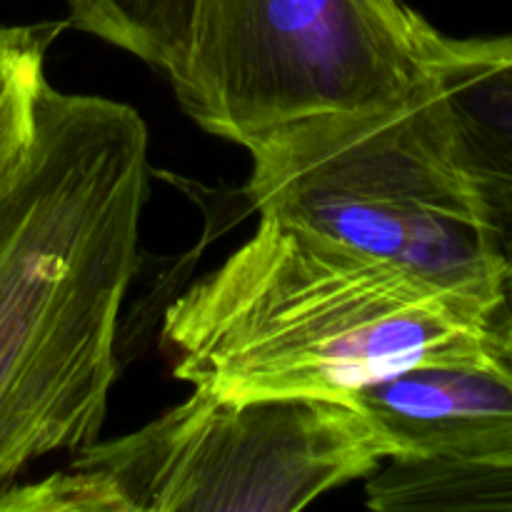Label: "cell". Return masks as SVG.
Wrapping results in <instances>:
<instances>
[{"instance_id":"cell-7","label":"cell","mask_w":512,"mask_h":512,"mask_svg":"<svg viewBox=\"0 0 512 512\" xmlns=\"http://www.w3.org/2000/svg\"><path fill=\"white\" fill-rule=\"evenodd\" d=\"M390 460L512 465V360L420 365L350 395Z\"/></svg>"},{"instance_id":"cell-9","label":"cell","mask_w":512,"mask_h":512,"mask_svg":"<svg viewBox=\"0 0 512 512\" xmlns=\"http://www.w3.org/2000/svg\"><path fill=\"white\" fill-rule=\"evenodd\" d=\"M65 5L75 28L165 70L180 43L188 0H65Z\"/></svg>"},{"instance_id":"cell-5","label":"cell","mask_w":512,"mask_h":512,"mask_svg":"<svg viewBox=\"0 0 512 512\" xmlns=\"http://www.w3.org/2000/svg\"><path fill=\"white\" fill-rule=\"evenodd\" d=\"M123 512H293L370 478L390 448L343 400H233L193 390L123 438L90 443Z\"/></svg>"},{"instance_id":"cell-10","label":"cell","mask_w":512,"mask_h":512,"mask_svg":"<svg viewBox=\"0 0 512 512\" xmlns=\"http://www.w3.org/2000/svg\"><path fill=\"white\" fill-rule=\"evenodd\" d=\"M63 23L0 25V163L20 148L33 128L35 103L48 50Z\"/></svg>"},{"instance_id":"cell-2","label":"cell","mask_w":512,"mask_h":512,"mask_svg":"<svg viewBox=\"0 0 512 512\" xmlns=\"http://www.w3.org/2000/svg\"><path fill=\"white\" fill-rule=\"evenodd\" d=\"M163 343L175 378L233 400H348L410 368L493 355L475 305L273 218L170 305Z\"/></svg>"},{"instance_id":"cell-8","label":"cell","mask_w":512,"mask_h":512,"mask_svg":"<svg viewBox=\"0 0 512 512\" xmlns=\"http://www.w3.org/2000/svg\"><path fill=\"white\" fill-rule=\"evenodd\" d=\"M365 503L380 512L512 510V465L385 460L365 483Z\"/></svg>"},{"instance_id":"cell-1","label":"cell","mask_w":512,"mask_h":512,"mask_svg":"<svg viewBox=\"0 0 512 512\" xmlns=\"http://www.w3.org/2000/svg\"><path fill=\"white\" fill-rule=\"evenodd\" d=\"M145 198L138 110L45 80L28 138L0 163V495L103 430Z\"/></svg>"},{"instance_id":"cell-6","label":"cell","mask_w":512,"mask_h":512,"mask_svg":"<svg viewBox=\"0 0 512 512\" xmlns=\"http://www.w3.org/2000/svg\"><path fill=\"white\" fill-rule=\"evenodd\" d=\"M430 70L495 263L485 340L512 360V35L450 38L435 30Z\"/></svg>"},{"instance_id":"cell-3","label":"cell","mask_w":512,"mask_h":512,"mask_svg":"<svg viewBox=\"0 0 512 512\" xmlns=\"http://www.w3.org/2000/svg\"><path fill=\"white\" fill-rule=\"evenodd\" d=\"M245 150L260 218L388 260L488 315L495 263L433 75L403 103L300 120Z\"/></svg>"},{"instance_id":"cell-4","label":"cell","mask_w":512,"mask_h":512,"mask_svg":"<svg viewBox=\"0 0 512 512\" xmlns=\"http://www.w3.org/2000/svg\"><path fill=\"white\" fill-rule=\"evenodd\" d=\"M433 38L405 0H188L163 73L190 120L248 148L300 120L403 103L433 75Z\"/></svg>"}]
</instances>
